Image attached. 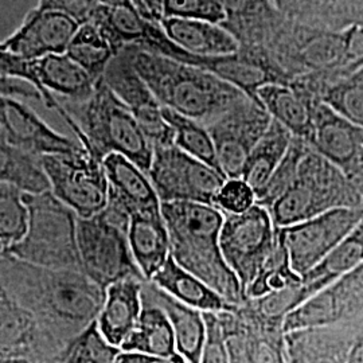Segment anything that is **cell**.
Instances as JSON below:
<instances>
[{"label": "cell", "mask_w": 363, "mask_h": 363, "mask_svg": "<svg viewBox=\"0 0 363 363\" xmlns=\"http://www.w3.org/2000/svg\"><path fill=\"white\" fill-rule=\"evenodd\" d=\"M0 281L64 347L97 322L106 289L86 274L50 269L0 253Z\"/></svg>", "instance_id": "1"}, {"label": "cell", "mask_w": 363, "mask_h": 363, "mask_svg": "<svg viewBox=\"0 0 363 363\" xmlns=\"http://www.w3.org/2000/svg\"><path fill=\"white\" fill-rule=\"evenodd\" d=\"M121 50L159 104L205 125L249 99L230 84L199 67L144 52L136 46H125Z\"/></svg>", "instance_id": "2"}, {"label": "cell", "mask_w": 363, "mask_h": 363, "mask_svg": "<svg viewBox=\"0 0 363 363\" xmlns=\"http://www.w3.org/2000/svg\"><path fill=\"white\" fill-rule=\"evenodd\" d=\"M162 216L169 230L174 261L233 306H241L245 300L242 286L220 250L223 213L213 205L164 202Z\"/></svg>", "instance_id": "3"}, {"label": "cell", "mask_w": 363, "mask_h": 363, "mask_svg": "<svg viewBox=\"0 0 363 363\" xmlns=\"http://www.w3.org/2000/svg\"><path fill=\"white\" fill-rule=\"evenodd\" d=\"M61 104L82 130L85 139L81 145L86 151L100 160L111 154H118L148 174L154 145L130 109L108 88L103 77L97 81L89 100Z\"/></svg>", "instance_id": "4"}, {"label": "cell", "mask_w": 363, "mask_h": 363, "mask_svg": "<svg viewBox=\"0 0 363 363\" xmlns=\"http://www.w3.org/2000/svg\"><path fill=\"white\" fill-rule=\"evenodd\" d=\"M342 208H363V195L337 166L310 147L295 181L268 210L274 226L283 229Z\"/></svg>", "instance_id": "5"}, {"label": "cell", "mask_w": 363, "mask_h": 363, "mask_svg": "<svg viewBox=\"0 0 363 363\" xmlns=\"http://www.w3.org/2000/svg\"><path fill=\"white\" fill-rule=\"evenodd\" d=\"M28 208L25 237L4 253L15 259L50 269L82 272L78 252V216L50 191L23 194Z\"/></svg>", "instance_id": "6"}, {"label": "cell", "mask_w": 363, "mask_h": 363, "mask_svg": "<svg viewBox=\"0 0 363 363\" xmlns=\"http://www.w3.org/2000/svg\"><path fill=\"white\" fill-rule=\"evenodd\" d=\"M130 217L108 205L91 218H78L77 244L82 272L108 286L125 279H143L128 241Z\"/></svg>", "instance_id": "7"}, {"label": "cell", "mask_w": 363, "mask_h": 363, "mask_svg": "<svg viewBox=\"0 0 363 363\" xmlns=\"http://www.w3.org/2000/svg\"><path fill=\"white\" fill-rule=\"evenodd\" d=\"M223 216L220 250L245 294L276 247L277 228L269 210L259 203L244 213Z\"/></svg>", "instance_id": "8"}, {"label": "cell", "mask_w": 363, "mask_h": 363, "mask_svg": "<svg viewBox=\"0 0 363 363\" xmlns=\"http://www.w3.org/2000/svg\"><path fill=\"white\" fill-rule=\"evenodd\" d=\"M148 177L160 202L213 205L228 179L220 169L183 152L175 144L155 147Z\"/></svg>", "instance_id": "9"}, {"label": "cell", "mask_w": 363, "mask_h": 363, "mask_svg": "<svg viewBox=\"0 0 363 363\" xmlns=\"http://www.w3.org/2000/svg\"><path fill=\"white\" fill-rule=\"evenodd\" d=\"M40 163L52 194L72 208L78 218H91L108 206L109 183L103 160L89 151L42 156Z\"/></svg>", "instance_id": "10"}, {"label": "cell", "mask_w": 363, "mask_h": 363, "mask_svg": "<svg viewBox=\"0 0 363 363\" xmlns=\"http://www.w3.org/2000/svg\"><path fill=\"white\" fill-rule=\"evenodd\" d=\"M363 208L330 210L279 229L292 269L304 277L316 268L362 220Z\"/></svg>", "instance_id": "11"}, {"label": "cell", "mask_w": 363, "mask_h": 363, "mask_svg": "<svg viewBox=\"0 0 363 363\" xmlns=\"http://www.w3.org/2000/svg\"><path fill=\"white\" fill-rule=\"evenodd\" d=\"M271 121L261 104L247 99L208 123L218 166L226 178H242L247 157Z\"/></svg>", "instance_id": "12"}, {"label": "cell", "mask_w": 363, "mask_h": 363, "mask_svg": "<svg viewBox=\"0 0 363 363\" xmlns=\"http://www.w3.org/2000/svg\"><path fill=\"white\" fill-rule=\"evenodd\" d=\"M363 316V264L340 276L286 316L283 331L339 325Z\"/></svg>", "instance_id": "13"}, {"label": "cell", "mask_w": 363, "mask_h": 363, "mask_svg": "<svg viewBox=\"0 0 363 363\" xmlns=\"http://www.w3.org/2000/svg\"><path fill=\"white\" fill-rule=\"evenodd\" d=\"M103 79L130 109L154 148L174 144V130L163 116V106L133 69L124 50L113 57Z\"/></svg>", "instance_id": "14"}, {"label": "cell", "mask_w": 363, "mask_h": 363, "mask_svg": "<svg viewBox=\"0 0 363 363\" xmlns=\"http://www.w3.org/2000/svg\"><path fill=\"white\" fill-rule=\"evenodd\" d=\"M0 132L13 147L31 155H73L84 152L79 142L52 130L16 97L0 94Z\"/></svg>", "instance_id": "15"}, {"label": "cell", "mask_w": 363, "mask_h": 363, "mask_svg": "<svg viewBox=\"0 0 363 363\" xmlns=\"http://www.w3.org/2000/svg\"><path fill=\"white\" fill-rule=\"evenodd\" d=\"M65 347L0 281V358H58Z\"/></svg>", "instance_id": "16"}, {"label": "cell", "mask_w": 363, "mask_h": 363, "mask_svg": "<svg viewBox=\"0 0 363 363\" xmlns=\"http://www.w3.org/2000/svg\"><path fill=\"white\" fill-rule=\"evenodd\" d=\"M308 144L349 179L363 160V130L340 116L320 99L315 104Z\"/></svg>", "instance_id": "17"}, {"label": "cell", "mask_w": 363, "mask_h": 363, "mask_svg": "<svg viewBox=\"0 0 363 363\" xmlns=\"http://www.w3.org/2000/svg\"><path fill=\"white\" fill-rule=\"evenodd\" d=\"M78 28L79 25L69 15L35 7L3 43L25 61H37L50 54L66 52Z\"/></svg>", "instance_id": "18"}, {"label": "cell", "mask_w": 363, "mask_h": 363, "mask_svg": "<svg viewBox=\"0 0 363 363\" xmlns=\"http://www.w3.org/2000/svg\"><path fill=\"white\" fill-rule=\"evenodd\" d=\"M362 318L339 325L301 328L284 334L286 363H347Z\"/></svg>", "instance_id": "19"}, {"label": "cell", "mask_w": 363, "mask_h": 363, "mask_svg": "<svg viewBox=\"0 0 363 363\" xmlns=\"http://www.w3.org/2000/svg\"><path fill=\"white\" fill-rule=\"evenodd\" d=\"M105 175L109 183L108 205L128 216L147 211H160L162 202L148 174L130 159L118 154L105 156Z\"/></svg>", "instance_id": "20"}, {"label": "cell", "mask_w": 363, "mask_h": 363, "mask_svg": "<svg viewBox=\"0 0 363 363\" xmlns=\"http://www.w3.org/2000/svg\"><path fill=\"white\" fill-rule=\"evenodd\" d=\"M164 57L186 65L206 70L216 77L230 84L238 91H242L247 97L257 103V93L262 86L279 82L265 66L256 61L240 57L238 54L226 57H196L182 50L171 40V45Z\"/></svg>", "instance_id": "21"}, {"label": "cell", "mask_w": 363, "mask_h": 363, "mask_svg": "<svg viewBox=\"0 0 363 363\" xmlns=\"http://www.w3.org/2000/svg\"><path fill=\"white\" fill-rule=\"evenodd\" d=\"M142 298L159 306L169 316L177 352L189 363H199L206 339L205 313L169 296L152 281L144 283Z\"/></svg>", "instance_id": "22"}, {"label": "cell", "mask_w": 363, "mask_h": 363, "mask_svg": "<svg viewBox=\"0 0 363 363\" xmlns=\"http://www.w3.org/2000/svg\"><path fill=\"white\" fill-rule=\"evenodd\" d=\"M147 280L125 279L108 286L106 298L97 318L105 339L120 347L128 339L143 310L142 291Z\"/></svg>", "instance_id": "23"}, {"label": "cell", "mask_w": 363, "mask_h": 363, "mask_svg": "<svg viewBox=\"0 0 363 363\" xmlns=\"http://www.w3.org/2000/svg\"><path fill=\"white\" fill-rule=\"evenodd\" d=\"M257 100L272 120L289 130L294 138L308 143L313 128L315 104L319 97L286 84L273 82L259 89Z\"/></svg>", "instance_id": "24"}, {"label": "cell", "mask_w": 363, "mask_h": 363, "mask_svg": "<svg viewBox=\"0 0 363 363\" xmlns=\"http://www.w3.org/2000/svg\"><path fill=\"white\" fill-rule=\"evenodd\" d=\"M128 241L144 279L151 281L171 256L169 230L162 210L132 214Z\"/></svg>", "instance_id": "25"}, {"label": "cell", "mask_w": 363, "mask_h": 363, "mask_svg": "<svg viewBox=\"0 0 363 363\" xmlns=\"http://www.w3.org/2000/svg\"><path fill=\"white\" fill-rule=\"evenodd\" d=\"M160 26L179 49L196 57H226L240 49L233 34L217 23L164 18Z\"/></svg>", "instance_id": "26"}, {"label": "cell", "mask_w": 363, "mask_h": 363, "mask_svg": "<svg viewBox=\"0 0 363 363\" xmlns=\"http://www.w3.org/2000/svg\"><path fill=\"white\" fill-rule=\"evenodd\" d=\"M39 85L50 97L61 96L65 101L84 103L89 100L97 81L67 54H50L33 61Z\"/></svg>", "instance_id": "27"}, {"label": "cell", "mask_w": 363, "mask_h": 363, "mask_svg": "<svg viewBox=\"0 0 363 363\" xmlns=\"http://www.w3.org/2000/svg\"><path fill=\"white\" fill-rule=\"evenodd\" d=\"M151 281L169 296L198 311L218 313L235 311L238 307L222 298L199 277L183 269L171 256Z\"/></svg>", "instance_id": "28"}, {"label": "cell", "mask_w": 363, "mask_h": 363, "mask_svg": "<svg viewBox=\"0 0 363 363\" xmlns=\"http://www.w3.org/2000/svg\"><path fill=\"white\" fill-rule=\"evenodd\" d=\"M292 140L294 136L289 130L277 121H271L267 132L252 150L242 172V179L255 190L256 195L272 178L273 172L286 157Z\"/></svg>", "instance_id": "29"}, {"label": "cell", "mask_w": 363, "mask_h": 363, "mask_svg": "<svg viewBox=\"0 0 363 363\" xmlns=\"http://www.w3.org/2000/svg\"><path fill=\"white\" fill-rule=\"evenodd\" d=\"M121 351L155 355L175 354V335L166 312L154 303L143 300L139 320L128 339L123 343Z\"/></svg>", "instance_id": "30"}, {"label": "cell", "mask_w": 363, "mask_h": 363, "mask_svg": "<svg viewBox=\"0 0 363 363\" xmlns=\"http://www.w3.org/2000/svg\"><path fill=\"white\" fill-rule=\"evenodd\" d=\"M0 183L13 184L27 194L50 191L52 186L40 157L9 143L0 133Z\"/></svg>", "instance_id": "31"}, {"label": "cell", "mask_w": 363, "mask_h": 363, "mask_svg": "<svg viewBox=\"0 0 363 363\" xmlns=\"http://www.w3.org/2000/svg\"><path fill=\"white\" fill-rule=\"evenodd\" d=\"M361 264H363V217L354 230L316 268L307 273L303 280L319 292Z\"/></svg>", "instance_id": "32"}, {"label": "cell", "mask_w": 363, "mask_h": 363, "mask_svg": "<svg viewBox=\"0 0 363 363\" xmlns=\"http://www.w3.org/2000/svg\"><path fill=\"white\" fill-rule=\"evenodd\" d=\"M65 54L99 81L116 52L99 27L86 23L79 26Z\"/></svg>", "instance_id": "33"}, {"label": "cell", "mask_w": 363, "mask_h": 363, "mask_svg": "<svg viewBox=\"0 0 363 363\" xmlns=\"http://www.w3.org/2000/svg\"><path fill=\"white\" fill-rule=\"evenodd\" d=\"M163 116L174 130V144L179 150L214 169H220L214 142L205 124L178 115L166 108H163Z\"/></svg>", "instance_id": "34"}, {"label": "cell", "mask_w": 363, "mask_h": 363, "mask_svg": "<svg viewBox=\"0 0 363 363\" xmlns=\"http://www.w3.org/2000/svg\"><path fill=\"white\" fill-rule=\"evenodd\" d=\"M303 281V277L292 269L286 245L277 229V242L269 255V257L261 267L255 280L245 289V298H257L271 294L274 291H281L288 286H298Z\"/></svg>", "instance_id": "35"}, {"label": "cell", "mask_w": 363, "mask_h": 363, "mask_svg": "<svg viewBox=\"0 0 363 363\" xmlns=\"http://www.w3.org/2000/svg\"><path fill=\"white\" fill-rule=\"evenodd\" d=\"M319 99L363 130V74L355 72L325 86Z\"/></svg>", "instance_id": "36"}, {"label": "cell", "mask_w": 363, "mask_h": 363, "mask_svg": "<svg viewBox=\"0 0 363 363\" xmlns=\"http://www.w3.org/2000/svg\"><path fill=\"white\" fill-rule=\"evenodd\" d=\"M120 347L111 345L97 322L74 337L60 355V363H115Z\"/></svg>", "instance_id": "37"}, {"label": "cell", "mask_w": 363, "mask_h": 363, "mask_svg": "<svg viewBox=\"0 0 363 363\" xmlns=\"http://www.w3.org/2000/svg\"><path fill=\"white\" fill-rule=\"evenodd\" d=\"M23 191L13 184L0 183V242L4 247L21 241L28 228V208Z\"/></svg>", "instance_id": "38"}, {"label": "cell", "mask_w": 363, "mask_h": 363, "mask_svg": "<svg viewBox=\"0 0 363 363\" xmlns=\"http://www.w3.org/2000/svg\"><path fill=\"white\" fill-rule=\"evenodd\" d=\"M220 328L230 363H253L257 334L247 319L235 311L218 312Z\"/></svg>", "instance_id": "39"}, {"label": "cell", "mask_w": 363, "mask_h": 363, "mask_svg": "<svg viewBox=\"0 0 363 363\" xmlns=\"http://www.w3.org/2000/svg\"><path fill=\"white\" fill-rule=\"evenodd\" d=\"M308 148H310V144L306 140L294 138L286 157L283 159V162L280 163L277 169L273 172L272 178L257 195L259 205L268 208L273 202H276L281 195L286 193L295 181L300 162Z\"/></svg>", "instance_id": "40"}, {"label": "cell", "mask_w": 363, "mask_h": 363, "mask_svg": "<svg viewBox=\"0 0 363 363\" xmlns=\"http://www.w3.org/2000/svg\"><path fill=\"white\" fill-rule=\"evenodd\" d=\"M304 58L316 69L342 70L346 58V30L328 31L313 39L304 52Z\"/></svg>", "instance_id": "41"}, {"label": "cell", "mask_w": 363, "mask_h": 363, "mask_svg": "<svg viewBox=\"0 0 363 363\" xmlns=\"http://www.w3.org/2000/svg\"><path fill=\"white\" fill-rule=\"evenodd\" d=\"M164 18L203 21L220 25L228 15L223 0H166Z\"/></svg>", "instance_id": "42"}, {"label": "cell", "mask_w": 363, "mask_h": 363, "mask_svg": "<svg viewBox=\"0 0 363 363\" xmlns=\"http://www.w3.org/2000/svg\"><path fill=\"white\" fill-rule=\"evenodd\" d=\"M325 15L333 31L363 25V0H306Z\"/></svg>", "instance_id": "43"}, {"label": "cell", "mask_w": 363, "mask_h": 363, "mask_svg": "<svg viewBox=\"0 0 363 363\" xmlns=\"http://www.w3.org/2000/svg\"><path fill=\"white\" fill-rule=\"evenodd\" d=\"M256 203L257 195L242 178H228L214 201V206L223 214H240Z\"/></svg>", "instance_id": "44"}, {"label": "cell", "mask_w": 363, "mask_h": 363, "mask_svg": "<svg viewBox=\"0 0 363 363\" xmlns=\"http://www.w3.org/2000/svg\"><path fill=\"white\" fill-rule=\"evenodd\" d=\"M0 77L18 78L26 81L40 93L42 101L48 108L54 109L55 112L60 109V101L57 97L48 96L39 85L38 78L34 73L33 61H25L23 58L7 50L3 42H0Z\"/></svg>", "instance_id": "45"}, {"label": "cell", "mask_w": 363, "mask_h": 363, "mask_svg": "<svg viewBox=\"0 0 363 363\" xmlns=\"http://www.w3.org/2000/svg\"><path fill=\"white\" fill-rule=\"evenodd\" d=\"M203 313L206 322V339L199 363H230L218 315L214 312Z\"/></svg>", "instance_id": "46"}, {"label": "cell", "mask_w": 363, "mask_h": 363, "mask_svg": "<svg viewBox=\"0 0 363 363\" xmlns=\"http://www.w3.org/2000/svg\"><path fill=\"white\" fill-rule=\"evenodd\" d=\"M37 7L66 13L82 26L91 23L100 4L96 0H39Z\"/></svg>", "instance_id": "47"}, {"label": "cell", "mask_w": 363, "mask_h": 363, "mask_svg": "<svg viewBox=\"0 0 363 363\" xmlns=\"http://www.w3.org/2000/svg\"><path fill=\"white\" fill-rule=\"evenodd\" d=\"M255 331L257 334V343L253 363H286L284 333H264L256 328Z\"/></svg>", "instance_id": "48"}, {"label": "cell", "mask_w": 363, "mask_h": 363, "mask_svg": "<svg viewBox=\"0 0 363 363\" xmlns=\"http://www.w3.org/2000/svg\"><path fill=\"white\" fill-rule=\"evenodd\" d=\"M0 94L42 101L40 93L33 85L18 78L0 77Z\"/></svg>", "instance_id": "49"}, {"label": "cell", "mask_w": 363, "mask_h": 363, "mask_svg": "<svg viewBox=\"0 0 363 363\" xmlns=\"http://www.w3.org/2000/svg\"><path fill=\"white\" fill-rule=\"evenodd\" d=\"M115 363H189L181 354L175 352L172 355H155L145 352H128L121 351Z\"/></svg>", "instance_id": "50"}, {"label": "cell", "mask_w": 363, "mask_h": 363, "mask_svg": "<svg viewBox=\"0 0 363 363\" xmlns=\"http://www.w3.org/2000/svg\"><path fill=\"white\" fill-rule=\"evenodd\" d=\"M164 1L166 0H130V4L145 21L160 25L164 19Z\"/></svg>", "instance_id": "51"}, {"label": "cell", "mask_w": 363, "mask_h": 363, "mask_svg": "<svg viewBox=\"0 0 363 363\" xmlns=\"http://www.w3.org/2000/svg\"><path fill=\"white\" fill-rule=\"evenodd\" d=\"M267 0H223L228 18H247L259 13Z\"/></svg>", "instance_id": "52"}, {"label": "cell", "mask_w": 363, "mask_h": 363, "mask_svg": "<svg viewBox=\"0 0 363 363\" xmlns=\"http://www.w3.org/2000/svg\"><path fill=\"white\" fill-rule=\"evenodd\" d=\"M347 363H363V320L352 340Z\"/></svg>", "instance_id": "53"}, {"label": "cell", "mask_w": 363, "mask_h": 363, "mask_svg": "<svg viewBox=\"0 0 363 363\" xmlns=\"http://www.w3.org/2000/svg\"><path fill=\"white\" fill-rule=\"evenodd\" d=\"M0 363H60L58 358L37 359V358H0Z\"/></svg>", "instance_id": "54"}, {"label": "cell", "mask_w": 363, "mask_h": 363, "mask_svg": "<svg viewBox=\"0 0 363 363\" xmlns=\"http://www.w3.org/2000/svg\"><path fill=\"white\" fill-rule=\"evenodd\" d=\"M100 6L109 7V9H116V7H128L132 6L130 0H96Z\"/></svg>", "instance_id": "55"}, {"label": "cell", "mask_w": 363, "mask_h": 363, "mask_svg": "<svg viewBox=\"0 0 363 363\" xmlns=\"http://www.w3.org/2000/svg\"><path fill=\"white\" fill-rule=\"evenodd\" d=\"M296 0H273L274 6L279 9V10H283L286 6H289L291 3H295Z\"/></svg>", "instance_id": "56"}, {"label": "cell", "mask_w": 363, "mask_h": 363, "mask_svg": "<svg viewBox=\"0 0 363 363\" xmlns=\"http://www.w3.org/2000/svg\"><path fill=\"white\" fill-rule=\"evenodd\" d=\"M3 250H4V245H3V244H1V242H0V253H1V252H3Z\"/></svg>", "instance_id": "57"}, {"label": "cell", "mask_w": 363, "mask_h": 363, "mask_svg": "<svg viewBox=\"0 0 363 363\" xmlns=\"http://www.w3.org/2000/svg\"><path fill=\"white\" fill-rule=\"evenodd\" d=\"M0 133H1V132H0Z\"/></svg>", "instance_id": "58"}]
</instances>
